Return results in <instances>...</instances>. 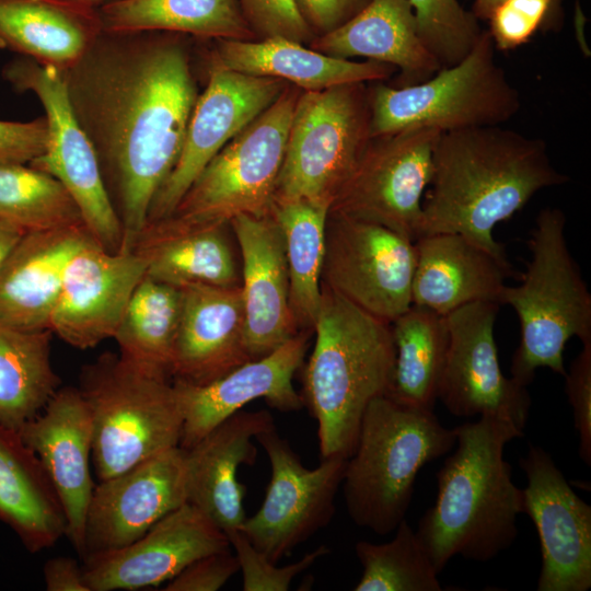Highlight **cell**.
I'll use <instances>...</instances> for the list:
<instances>
[{"label": "cell", "mask_w": 591, "mask_h": 591, "mask_svg": "<svg viewBox=\"0 0 591 591\" xmlns=\"http://www.w3.org/2000/svg\"><path fill=\"white\" fill-rule=\"evenodd\" d=\"M188 35L102 32L65 71L72 112L91 141L131 251L182 151L199 96Z\"/></svg>", "instance_id": "6da1fadb"}, {"label": "cell", "mask_w": 591, "mask_h": 591, "mask_svg": "<svg viewBox=\"0 0 591 591\" xmlns=\"http://www.w3.org/2000/svg\"><path fill=\"white\" fill-rule=\"evenodd\" d=\"M568 179L553 165L541 139L500 125L441 132L421 202L420 236L459 233L507 259L494 237L495 227L538 190Z\"/></svg>", "instance_id": "7a4b0ae2"}, {"label": "cell", "mask_w": 591, "mask_h": 591, "mask_svg": "<svg viewBox=\"0 0 591 591\" xmlns=\"http://www.w3.org/2000/svg\"><path fill=\"white\" fill-rule=\"evenodd\" d=\"M454 431L456 450L438 471L436 502L415 531L439 573L455 555L488 561L510 547L522 513V489L503 449L523 431L500 416H480Z\"/></svg>", "instance_id": "3957f363"}, {"label": "cell", "mask_w": 591, "mask_h": 591, "mask_svg": "<svg viewBox=\"0 0 591 591\" xmlns=\"http://www.w3.org/2000/svg\"><path fill=\"white\" fill-rule=\"evenodd\" d=\"M315 341L304 371L305 401L317 422L322 459H348L366 408L389 387L395 347L391 324L322 285Z\"/></svg>", "instance_id": "277c9868"}, {"label": "cell", "mask_w": 591, "mask_h": 591, "mask_svg": "<svg viewBox=\"0 0 591 591\" xmlns=\"http://www.w3.org/2000/svg\"><path fill=\"white\" fill-rule=\"evenodd\" d=\"M455 442L454 428L443 427L433 410L385 395L372 399L341 482L350 519L378 535L394 531L405 519L420 468Z\"/></svg>", "instance_id": "5b68a950"}, {"label": "cell", "mask_w": 591, "mask_h": 591, "mask_svg": "<svg viewBox=\"0 0 591 591\" xmlns=\"http://www.w3.org/2000/svg\"><path fill=\"white\" fill-rule=\"evenodd\" d=\"M565 227L560 209L540 211L528 241L525 270L517 286H506L502 296V304L514 310L520 323L511 379L525 387L540 368L565 376L569 339L591 341V293L569 251Z\"/></svg>", "instance_id": "8992f818"}, {"label": "cell", "mask_w": 591, "mask_h": 591, "mask_svg": "<svg viewBox=\"0 0 591 591\" xmlns=\"http://www.w3.org/2000/svg\"><path fill=\"white\" fill-rule=\"evenodd\" d=\"M78 389L91 415L99 482L179 445L183 414L169 379L105 352L82 368Z\"/></svg>", "instance_id": "52a82bcc"}, {"label": "cell", "mask_w": 591, "mask_h": 591, "mask_svg": "<svg viewBox=\"0 0 591 591\" xmlns=\"http://www.w3.org/2000/svg\"><path fill=\"white\" fill-rule=\"evenodd\" d=\"M495 48L484 31L463 60L421 83L390 86L375 81L368 90L370 137L413 128L447 132L511 119L520 109V95L496 62Z\"/></svg>", "instance_id": "ba28073f"}, {"label": "cell", "mask_w": 591, "mask_h": 591, "mask_svg": "<svg viewBox=\"0 0 591 591\" xmlns=\"http://www.w3.org/2000/svg\"><path fill=\"white\" fill-rule=\"evenodd\" d=\"M367 82L301 91L274 200L332 201L370 137Z\"/></svg>", "instance_id": "9c48e42d"}, {"label": "cell", "mask_w": 591, "mask_h": 591, "mask_svg": "<svg viewBox=\"0 0 591 591\" xmlns=\"http://www.w3.org/2000/svg\"><path fill=\"white\" fill-rule=\"evenodd\" d=\"M301 91L288 84L211 159L171 216L209 223L230 222L240 215H269Z\"/></svg>", "instance_id": "30bf717a"}, {"label": "cell", "mask_w": 591, "mask_h": 591, "mask_svg": "<svg viewBox=\"0 0 591 591\" xmlns=\"http://www.w3.org/2000/svg\"><path fill=\"white\" fill-rule=\"evenodd\" d=\"M2 77L15 91L33 93L45 112L46 150L30 165L65 186L80 210L84 227L101 247L120 251L123 227L93 146L72 112L65 71L20 56L3 66Z\"/></svg>", "instance_id": "8fae6325"}, {"label": "cell", "mask_w": 591, "mask_h": 591, "mask_svg": "<svg viewBox=\"0 0 591 591\" xmlns=\"http://www.w3.org/2000/svg\"><path fill=\"white\" fill-rule=\"evenodd\" d=\"M440 134L434 128H413L370 138L329 212L381 224L415 242Z\"/></svg>", "instance_id": "7c38bea8"}, {"label": "cell", "mask_w": 591, "mask_h": 591, "mask_svg": "<svg viewBox=\"0 0 591 591\" xmlns=\"http://www.w3.org/2000/svg\"><path fill=\"white\" fill-rule=\"evenodd\" d=\"M415 244L381 224L328 213L322 285L392 324L412 306Z\"/></svg>", "instance_id": "4fadbf2b"}, {"label": "cell", "mask_w": 591, "mask_h": 591, "mask_svg": "<svg viewBox=\"0 0 591 591\" xmlns=\"http://www.w3.org/2000/svg\"><path fill=\"white\" fill-rule=\"evenodd\" d=\"M255 440L268 457L270 479L262 506L239 529L255 548L278 564L332 520L347 459L325 457L310 470L276 427Z\"/></svg>", "instance_id": "5bb4252c"}, {"label": "cell", "mask_w": 591, "mask_h": 591, "mask_svg": "<svg viewBox=\"0 0 591 591\" xmlns=\"http://www.w3.org/2000/svg\"><path fill=\"white\" fill-rule=\"evenodd\" d=\"M500 304L473 302L445 315L449 344L438 398L454 416H500L524 431L531 397L503 375L495 340Z\"/></svg>", "instance_id": "9a60e30c"}, {"label": "cell", "mask_w": 591, "mask_h": 591, "mask_svg": "<svg viewBox=\"0 0 591 591\" xmlns=\"http://www.w3.org/2000/svg\"><path fill=\"white\" fill-rule=\"evenodd\" d=\"M288 84L277 78L208 67L207 85L196 101L182 151L152 201L148 222L171 216L211 159L268 108Z\"/></svg>", "instance_id": "2e32d148"}, {"label": "cell", "mask_w": 591, "mask_h": 591, "mask_svg": "<svg viewBox=\"0 0 591 591\" xmlns=\"http://www.w3.org/2000/svg\"><path fill=\"white\" fill-rule=\"evenodd\" d=\"M528 485L522 512L536 528L542 553L538 591L591 588V507L570 487L552 456L530 445L520 459Z\"/></svg>", "instance_id": "e0dca14e"}, {"label": "cell", "mask_w": 591, "mask_h": 591, "mask_svg": "<svg viewBox=\"0 0 591 591\" xmlns=\"http://www.w3.org/2000/svg\"><path fill=\"white\" fill-rule=\"evenodd\" d=\"M185 502L186 450L179 445L100 480L86 512L81 557L135 542Z\"/></svg>", "instance_id": "ac0fdd59"}, {"label": "cell", "mask_w": 591, "mask_h": 591, "mask_svg": "<svg viewBox=\"0 0 591 591\" xmlns=\"http://www.w3.org/2000/svg\"><path fill=\"white\" fill-rule=\"evenodd\" d=\"M146 273V260L135 250L109 252L88 241L67 264L49 331L82 350L113 338Z\"/></svg>", "instance_id": "d6986e66"}, {"label": "cell", "mask_w": 591, "mask_h": 591, "mask_svg": "<svg viewBox=\"0 0 591 591\" xmlns=\"http://www.w3.org/2000/svg\"><path fill=\"white\" fill-rule=\"evenodd\" d=\"M230 547L227 534L185 502L135 542L83 559L84 578L90 591L158 587L194 560Z\"/></svg>", "instance_id": "ffe728a7"}, {"label": "cell", "mask_w": 591, "mask_h": 591, "mask_svg": "<svg viewBox=\"0 0 591 591\" xmlns=\"http://www.w3.org/2000/svg\"><path fill=\"white\" fill-rule=\"evenodd\" d=\"M311 329L300 331L268 355L250 360L207 384L174 380L183 414L179 447L189 449L246 404L264 398L280 412L302 408L303 397L292 380L303 364Z\"/></svg>", "instance_id": "44dd1931"}, {"label": "cell", "mask_w": 591, "mask_h": 591, "mask_svg": "<svg viewBox=\"0 0 591 591\" xmlns=\"http://www.w3.org/2000/svg\"><path fill=\"white\" fill-rule=\"evenodd\" d=\"M18 432L42 462L63 509L66 536L81 556L95 485L90 468L92 420L79 389H58L43 410Z\"/></svg>", "instance_id": "7402d4cb"}, {"label": "cell", "mask_w": 591, "mask_h": 591, "mask_svg": "<svg viewBox=\"0 0 591 591\" xmlns=\"http://www.w3.org/2000/svg\"><path fill=\"white\" fill-rule=\"evenodd\" d=\"M241 254V291L246 344L252 359L297 335L281 229L271 213L240 215L230 221Z\"/></svg>", "instance_id": "603a6c76"}, {"label": "cell", "mask_w": 591, "mask_h": 591, "mask_svg": "<svg viewBox=\"0 0 591 591\" xmlns=\"http://www.w3.org/2000/svg\"><path fill=\"white\" fill-rule=\"evenodd\" d=\"M182 290V316L171 364L174 380L207 384L253 360L246 344L241 286H188Z\"/></svg>", "instance_id": "cb8c5ba5"}, {"label": "cell", "mask_w": 591, "mask_h": 591, "mask_svg": "<svg viewBox=\"0 0 591 591\" xmlns=\"http://www.w3.org/2000/svg\"><path fill=\"white\" fill-rule=\"evenodd\" d=\"M275 427L268 410H239L186 449L187 502L224 533L239 529L246 515V488L236 477L241 465H253L259 433Z\"/></svg>", "instance_id": "d4e9b609"}, {"label": "cell", "mask_w": 591, "mask_h": 591, "mask_svg": "<svg viewBox=\"0 0 591 591\" xmlns=\"http://www.w3.org/2000/svg\"><path fill=\"white\" fill-rule=\"evenodd\" d=\"M414 244L412 304L443 316L473 302L502 304L505 280L513 274L508 259L459 233L426 234Z\"/></svg>", "instance_id": "484cf974"}, {"label": "cell", "mask_w": 591, "mask_h": 591, "mask_svg": "<svg viewBox=\"0 0 591 591\" xmlns=\"http://www.w3.org/2000/svg\"><path fill=\"white\" fill-rule=\"evenodd\" d=\"M90 240L84 225L25 232L0 264V323L49 329L67 264Z\"/></svg>", "instance_id": "4316f807"}, {"label": "cell", "mask_w": 591, "mask_h": 591, "mask_svg": "<svg viewBox=\"0 0 591 591\" xmlns=\"http://www.w3.org/2000/svg\"><path fill=\"white\" fill-rule=\"evenodd\" d=\"M230 222L199 223L174 216L148 222L132 250L146 275L179 288L240 287L241 268L229 236Z\"/></svg>", "instance_id": "83f0119b"}, {"label": "cell", "mask_w": 591, "mask_h": 591, "mask_svg": "<svg viewBox=\"0 0 591 591\" xmlns=\"http://www.w3.org/2000/svg\"><path fill=\"white\" fill-rule=\"evenodd\" d=\"M310 48L331 57H363L395 67L401 84L421 83L442 67L421 43L407 0H370L356 15L326 34L315 36Z\"/></svg>", "instance_id": "f1b7e54d"}, {"label": "cell", "mask_w": 591, "mask_h": 591, "mask_svg": "<svg viewBox=\"0 0 591 591\" xmlns=\"http://www.w3.org/2000/svg\"><path fill=\"white\" fill-rule=\"evenodd\" d=\"M208 66L251 76L277 78L303 91L382 81L397 70L391 65L374 60L357 62L331 57L304 44L280 37L253 40L215 39Z\"/></svg>", "instance_id": "f546056e"}, {"label": "cell", "mask_w": 591, "mask_h": 591, "mask_svg": "<svg viewBox=\"0 0 591 591\" xmlns=\"http://www.w3.org/2000/svg\"><path fill=\"white\" fill-rule=\"evenodd\" d=\"M102 33L83 0H0V48L66 71Z\"/></svg>", "instance_id": "4dcf8cb0"}, {"label": "cell", "mask_w": 591, "mask_h": 591, "mask_svg": "<svg viewBox=\"0 0 591 591\" xmlns=\"http://www.w3.org/2000/svg\"><path fill=\"white\" fill-rule=\"evenodd\" d=\"M0 522L30 553L54 546L67 532L61 502L42 462L18 431L1 424Z\"/></svg>", "instance_id": "1f68e13d"}, {"label": "cell", "mask_w": 591, "mask_h": 591, "mask_svg": "<svg viewBox=\"0 0 591 591\" xmlns=\"http://www.w3.org/2000/svg\"><path fill=\"white\" fill-rule=\"evenodd\" d=\"M102 32H172L201 39H256L234 0H112L99 7Z\"/></svg>", "instance_id": "d6a6232c"}, {"label": "cell", "mask_w": 591, "mask_h": 591, "mask_svg": "<svg viewBox=\"0 0 591 591\" xmlns=\"http://www.w3.org/2000/svg\"><path fill=\"white\" fill-rule=\"evenodd\" d=\"M395 359L385 396L407 406L433 410L445 364V316L412 306L392 324Z\"/></svg>", "instance_id": "836d02e7"}, {"label": "cell", "mask_w": 591, "mask_h": 591, "mask_svg": "<svg viewBox=\"0 0 591 591\" xmlns=\"http://www.w3.org/2000/svg\"><path fill=\"white\" fill-rule=\"evenodd\" d=\"M182 308V288L146 275L113 337L119 356L147 374L169 379Z\"/></svg>", "instance_id": "e575fe53"}, {"label": "cell", "mask_w": 591, "mask_h": 591, "mask_svg": "<svg viewBox=\"0 0 591 591\" xmlns=\"http://www.w3.org/2000/svg\"><path fill=\"white\" fill-rule=\"evenodd\" d=\"M49 329L24 331L0 323V424L19 431L59 389Z\"/></svg>", "instance_id": "d590c367"}, {"label": "cell", "mask_w": 591, "mask_h": 591, "mask_svg": "<svg viewBox=\"0 0 591 591\" xmlns=\"http://www.w3.org/2000/svg\"><path fill=\"white\" fill-rule=\"evenodd\" d=\"M331 204L306 199L274 200L289 274L290 305L299 331H313L322 298L325 231Z\"/></svg>", "instance_id": "8d00e7d4"}, {"label": "cell", "mask_w": 591, "mask_h": 591, "mask_svg": "<svg viewBox=\"0 0 591 591\" xmlns=\"http://www.w3.org/2000/svg\"><path fill=\"white\" fill-rule=\"evenodd\" d=\"M0 220L23 232L84 225L65 186L50 174L22 163H0Z\"/></svg>", "instance_id": "74e56055"}, {"label": "cell", "mask_w": 591, "mask_h": 591, "mask_svg": "<svg viewBox=\"0 0 591 591\" xmlns=\"http://www.w3.org/2000/svg\"><path fill=\"white\" fill-rule=\"evenodd\" d=\"M386 543L359 541L355 552L362 575L355 591H440L436 570L416 532L404 519Z\"/></svg>", "instance_id": "f35d334b"}, {"label": "cell", "mask_w": 591, "mask_h": 591, "mask_svg": "<svg viewBox=\"0 0 591 591\" xmlns=\"http://www.w3.org/2000/svg\"><path fill=\"white\" fill-rule=\"evenodd\" d=\"M418 36L441 67L463 60L483 34L478 19L457 0H407Z\"/></svg>", "instance_id": "ab89813d"}, {"label": "cell", "mask_w": 591, "mask_h": 591, "mask_svg": "<svg viewBox=\"0 0 591 591\" xmlns=\"http://www.w3.org/2000/svg\"><path fill=\"white\" fill-rule=\"evenodd\" d=\"M225 534L242 571L244 591H287L296 576L329 553L327 546L320 545L297 563L279 567L255 548L240 529Z\"/></svg>", "instance_id": "60d3db41"}, {"label": "cell", "mask_w": 591, "mask_h": 591, "mask_svg": "<svg viewBox=\"0 0 591 591\" xmlns=\"http://www.w3.org/2000/svg\"><path fill=\"white\" fill-rule=\"evenodd\" d=\"M256 39L286 38L309 45L313 33L294 0H234Z\"/></svg>", "instance_id": "b9f144b4"}, {"label": "cell", "mask_w": 591, "mask_h": 591, "mask_svg": "<svg viewBox=\"0 0 591 591\" xmlns=\"http://www.w3.org/2000/svg\"><path fill=\"white\" fill-rule=\"evenodd\" d=\"M557 0H502L487 21L495 47L514 49L538 30Z\"/></svg>", "instance_id": "7bdbcfd3"}, {"label": "cell", "mask_w": 591, "mask_h": 591, "mask_svg": "<svg viewBox=\"0 0 591 591\" xmlns=\"http://www.w3.org/2000/svg\"><path fill=\"white\" fill-rule=\"evenodd\" d=\"M565 391L572 407L573 424L579 438V456L591 465V341L582 349L565 374Z\"/></svg>", "instance_id": "ee69618b"}, {"label": "cell", "mask_w": 591, "mask_h": 591, "mask_svg": "<svg viewBox=\"0 0 591 591\" xmlns=\"http://www.w3.org/2000/svg\"><path fill=\"white\" fill-rule=\"evenodd\" d=\"M240 570L230 549L205 555L166 582L164 591H217Z\"/></svg>", "instance_id": "f6af8a7d"}, {"label": "cell", "mask_w": 591, "mask_h": 591, "mask_svg": "<svg viewBox=\"0 0 591 591\" xmlns=\"http://www.w3.org/2000/svg\"><path fill=\"white\" fill-rule=\"evenodd\" d=\"M45 116L28 121L0 120V163L31 164L45 153Z\"/></svg>", "instance_id": "bcb514c9"}, {"label": "cell", "mask_w": 591, "mask_h": 591, "mask_svg": "<svg viewBox=\"0 0 591 591\" xmlns=\"http://www.w3.org/2000/svg\"><path fill=\"white\" fill-rule=\"evenodd\" d=\"M297 9L314 37L346 23L370 0H294Z\"/></svg>", "instance_id": "7dc6e473"}, {"label": "cell", "mask_w": 591, "mask_h": 591, "mask_svg": "<svg viewBox=\"0 0 591 591\" xmlns=\"http://www.w3.org/2000/svg\"><path fill=\"white\" fill-rule=\"evenodd\" d=\"M43 573L47 591H90L83 566L71 557L58 556L48 559Z\"/></svg>", "instance_id": "c3c4849f"}, {"label": "cell", "mask_w": 591, "mask_h": 591, "mask_svg": "<svg viewBox=\"0 0 591 591\" xmlns=\"http://www.w3.org/2000/svg\"><path fill=\"white\" fill-rule=\"evenodd\" d=\"M24 233L22 230L0 220V264Z\"/></svg>", "instance_id": "681fc988"}, {"label": "cell", "mask_w": 591, "mask_h": 591, "mask_svg": "<svg viewBox=\"0 0 591 591\" xmlns=\"http://www.w3.org/2000/svg\"><path fill=\"white\" fill-rule=\"evenodd\" d=\"M502 0H474L473 13L477 19L487 21L491 11Z\"/></svg>", "instance_id": "f907efd6"}, {"label": "cell", "mask_w": 591, "mask_h": 591, "mask_svg": "<svg viewBox=\"0 0 591 591\" xmlns=\"http://www.w3.org/2000/svg\"><path fill=\"white\" fill-rule=\"evenodd\" d=\"M83 1H86V2H90L94 5H97L100 7L102 3H104L106 0H83Z\"/></svg>", "instance_id": "816d5d0a"}]
</instances>
